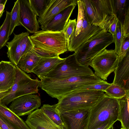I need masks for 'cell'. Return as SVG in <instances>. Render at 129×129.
Here are the masks:
<instances>
[{"label":"cell","instance_id":"42","mask_svg":"<svg viewBox=\"0 0 129 129\" xmlns=\"http://www.w3.org/2000/svg\"><path fill=\"white\" fill-rule=\"evenodd\" d=\"M11 89L5 92H0V102L4 97L8 94L11 91Z\"/></svg>","mask_w":129,"mask_h":129},{"label":"cell","instance_id":"33","mask_svg":"<svg viewBox=\"0 0 129 129\" xmlns=\"http://www.w3.org/2000/svg\"><path fill=\"white\" fill-rule=\"evenodd\" d=\"M76 19H69L62 31L67 40L68 47L70 43L74 36L76 27Z\"/></svg>","mask_w":129,"mask_h":129},{"label":"cell","instance_id":"4","mask_svg":"<svg viewBox=\"0 0 129 129\" xmlns=\"http://www.w3.org/2000/svg\"><path fill=\"white\" fill-rule=\"evenodd\" d=\"M118 100L106 94L90 110L87 129H95L107 121L118 120Z\"/></svg>","mask_w":129,"mask_h":129},{"label":"cell","instance_id":"5","mask_svg":"<svg viewBox=\"0 0 129 129\" xmlns=\"http://www.w3.org/2000/svg\"><path fill=\"white\" fill-rule=\"evenodd\" d=\"M112 43V35L104 29L81 45L74 53L80 64L89 67L91 60Z\"/></svg>","mask_w":129,"mask_h":129},{"label":"cell","instance_id":"21","mask_svg":"<svg viewBox=\"0 0 129 129\" xmlns=\"http://www.w3.org/2000/svg\"><path fill=\"white\" fill-rule=\"evenodd\" d=\"M64 59L60 58L59 56L42 57L32 72L37 75L40 79L44 77Z\"/></svg>","mask_w":129,"mask_h":129},{"label":"cell","instance_id":"16","mask_svg":"<svg viewBox=\"0 0 129 129\" xmlns=\"http://www.w3.org/2000/svg\"><path fill=\"white\" fill-rule=\"evenodd\" d=\"M16 66L9 61L0 62V92L11 89L15 80Z\"/></svg>","mask_w":129,"mask_h":129},{"label":"cell","instance_id":"17","mask_svg":"<svg viewBox=\"0 0 129 129\" xmlns=\"http://www.w3.org/2000/svg\"><path fill=\"white\" fill-rule=\"evenodd\" d=\"M50 56L49 54L34 47L21 57L17 66L25 72L32 73L42 57Z\"/></svg>","mask_w":129,"mask_h":129},{"label":"cell","instance_id":"2","mask_svg":"<svg viewBox=\"0 0 129 129\" xmlns=\"http://www.w3.org/2000/svg\"><path fill=\"white\" fill-rule=\"evenodd\" d=\"M103 91L83 90L73 91L58 100L56 109L59 112L91 109L105 94Z\"/></svg>","mask_w":129,"mask_h":129},{"label":"cell","instance_id":"20","mask_svg":"<svg viewBox=\"0 0 129 129\" xmlns=\"http://www.w3.org/2000/svg\"><path fill=\"white\" fill-rule=\"evenodd\" d=\"M28 32H22L18 35L14 33V37L6 46L8 48L7 57L10 61L17 66L21 57L22 44L25 36Z\"/></svg>","mask_w":129,"mask_h":129},{"label":"cell","instance_id":"27","mask_svg":"<svg viewBox=\"0 0 129 129\" xmlns=\"http://www.w3.org/2000/svg\"><path fill=\"white\" fill-rule=\"evenodd\" d=\"M51 1L52 0H28L31 8L38 17L44 13Z\"/></svg>","mask_w":129,"mask_h":129},{"label":"cell","instance_id":"12","mask_svg":"<svg viewBox=\"0 0 129 129\" xmlns=\"http://www.w3.org/2000/svg\"><path fill=\"white\" fill-rule=\"evenodd\" d=\"M104 29L99 26L90 25L87 21L85 12L81 32L77 36L74 38L71 41L69 46L68 51L75 52L81 45Z\"/></svg>","mask_w":129,"mask_h":129},{"label":"cell","instance_id":"1","mask_svg":"<svg viewBox=\"0 0 129 129\" xmlns=\"http://www.w3.org/2000/svg\"><path fill=\"white\" fill-rule=\"evenodd\" d=\"M40 79L39 87L50 96L58 100L82 87L105 82L94 74L92 75L75 76L62 79L45 77Z\"/></svg>","mask_w":129,"mask_h":129},{"label":"cell","instance_id":"41","mask_svg":"<svg viewBox=\"0 0 129 129\" xmlns=\"http://www.w3.org/2000/svg\"><path fill=\"white\" fill-rule=\"evenodd\" d=\"M6 3L2 4H0V19L2 17L3 13L4 12L5 5Z\"/></svg>","mask_w":129,"mask_h":129},{"label":"cell","instance_id":"29","mask_svg":"<svg viewBox=\"0 0 129 129\" xmlns=\"http://www.w3.org/2000/svg\"><path fill=\"white\" fill-rule=\"evenodd\" d=\"M11 16L10 29L9 35L13 33L15 28L17 26L21 25L20 20L19 6L18 0L14 2V6L11 12Z\"/></svg>","mask_w":129,"mask_h":129},{"label":"cell","instance_id":"37","mask_svg":"<svg viewBox=\"0 0 129 129\" xmlns=\"http://www.w3.org/2000/svg\"><path fill=\"white\" fill-rule=\"evenodd\" d=\"M129 37L123 38L120 52L118 55V62L121 61L129 51Z\"/></svg>","mask_w":129,"mask_h":129},{"label":"cell","instance_id":"26","mask_svg":"<svg viewBox=\"0 0 129 129\" xmlns=\"http://www.w3.org/2000/svg\"><path fill=\"white\" fill-rule=\"evenodd\" d=\"M57 105V104L52 105L45 104L40 109L56 124L59 126H63L59 113L56 109Z\"/></svg>","mask_w":129,"mask_h":129},{"label":"cell","instance_id":"3","mask_svg":"<svg viewBox=\"0 0 129 129\" xmlns=\"http://www.w3.org/2000/svg\"><path fill=\"white\" fill-rule=\"evenodd\" d=\"M29 37L34 48L53 56L68 51V42L62 31L39 30Z\"/></svg>","mask_w":129,"mask_h":129},{"label":"cell","instance_id":"45","mask_svg":"<svg viewBox=\"0 0 129 129\" xmlns=\"http://www.w3.org/2000/svg\"><path fill=\"white\" fill-rule=\"evenodd\" d=\"M109 129H113V125Z\"/></svg>","mask_w":129,"mask_h":129},{"label":"cell","instance_id":"31","mask_svg":"<svg viewBox=\"0 0 129 129\" xmlns=\"http://www.w3.org/2000/svg\"><path fill=\"white\" fill-rule=\"evenodd\" d=\"M114 1L116 15L118 20L121 22L129 6H127V1L126 0H114Z\"/></svg>","mask_w":129,"mask_h":129},{"label":"cell","instance_id":"8","mask_svg":"<svg viewBox=\"0 0 129 129\" xmlns=\"http://www.w3.org/2000/svg\"><path fill=\"white\" fill-rule=\"evenodd\" d=\"M118 57L114 50L105 49L91 60L89 66L93 68L94 74L105 80L117 67Z\"/></svg>","mask_w":129,"mask_h":129},{"label":"cell","instance_id":"35","mask_svg":"<svg viewBox=\"0 0 129 129\" xmlns=\"http://www.w3.org/2000/svg\"><path fill=\"white\" fill-rule=\"evenodd\" d=\"M111 83L108 82L106 83H99L96 84L84 86L80 87L76 90H97L104 91Z\"/></svg>","mask_w":129,"mask_h":129},{"label":"cell","instance_id":"40","mask_svg":"<svg viewBox=\"0 0 129 129\" xmlns=\"http://www.w3.org/2000/svg\"><path fill=\"white\" fill-rule=\"evenodd\" d=\"M0 129H11L4 118L0 114Z\"/></svg>","mask_w":129,"mask_h":129},{"label":"cell","instance_id":"11","mask_svg":"<svg viewBox=\"0 0 129 129\" xmlns=\"http://www.w3.org/2000/svg\"><path fill=\"white\" fill-rule=\"evenodd\" d=\"M104 29L108 31L116 15L114 0H90Z\"/></svg>","mask_w":129,"mask_h":129},{"label":"cell","instance_id":"6","mask_svg":"<svg viewBox=\"0 0 129 129\" xmlns=\"http://www.w3.org/2000/svg\"><path fill=\"white\" fill-rule=\"evenodd\" d=\"M16 74L14 84L10 93L0 102L7 105L15 99L29 94L38 93L40 81L32 79L29 75L16 66Z\"/></svg>","mask_w":129,"mask_h":129},{"label":"cell","instance_id":"22","mask_svg":"<svg viewBox=\"0 0 129 129\" xmlns=\"http://www.w3.org/2000/svg\"><path fill=\"white\" fill-rule=\"evenodd\" d=\"M0 114L5 119L18 129H30L25 122L0 102Z\"/></svg>","mask_w":129,"mask_h":129},{"label":"cell","instance_id":"46","mask_svg":"<svg viewBox=\"0 0 129 129\" xmlns=\"http://www.w3.org/2000/svg\"><path fill=\"white\" fill-rule=\"evenodd\" d=\"M124 129V128H122H122H121V129Z\"/></svg>","mask_w":129,"mask_h":129},{"label":"cell","instance_id":"34","mask_svg":"<svg viewBox=\"0 0 129 129\" xmlns=\"http://www.w3.org/2000/svg\"><path fill=\"white\" fill-rule=\"evenodd\" d=\"M29 36V34L28 32L24 38L21 46V57L34 48Z\"/></svg>","mask_w":129,"mask_h":129},{"label":"cell","instance_id":"7","mask_svg":"<svg viewBox=\"0 0 129 129\" xmlns=\"http://www.w3.org/2000/svg\"><path fill=\"white\" fill-rule=\"evenodd\" d=\"M94 74L89 67L82 66L78 62L74 53L65 58L63 61L57 64L44 77L62 79L73 76Z\"/></svg>","mask_w":129,"mask_h":129},{"label":"cell","instance_id":"43","mask_svg":"<svg viewBox=\"0 0 129 129\" xmlns=\"http://www.w3.org/2000/svg\"><path fill=\"white\" fill-rule=\"evenodd\" d=\"M5 119L6 121V122L7 123L8 125L9 126L10 128L11 129H18V128H17V127H15V126H14V125H13L12 124H11L10 122L8 121L7 120Z\"/></svg>","mask_w":129,"mask_h":129},{"label":"cell","instance_id":"9","mask_svg":"<svg viewBox=\"0 0 129 129\" xmlns=\"http://www.w3.org/2000/svg\"><path fill=\"white\" fill-rule=\"evenodd\" d=\"M41 105V100L38 95L29 94L15 99L9 108L19 117L29 115L34 110L38 109Z\"/></svg>","mask_w":129,"mask_h":129},{"label":"cell","instance_id":"39","mask_svg":"<svg viewBox=\"0 0 129 129\" xmlns=\"http://www.w3.org/2000/svg\"><path fill=\"white\" fill-rule=\"evenodd\" d=\"M115 122L110 121H107L95 129H109L113 125Z\"/></svg>","mask_w":129,"mask_h":129},{"label":"cell","instance_id":"36","mask_svg":"<svg viewBox=\"0 0 129 129\" xmlns=\"http://www.w3.org/2000/svg\"><path fill=\"white\" fill-rule=\"evenodd\" d=\"M121 22L123 38L129 37V8Z\"/></svg>","mask_w":129,"mask_h":129},{"label":"cell","instance_id":"18","mask_svg":"<svg viewBox=\"0 0 129 129\" xmlns=\"http://www.w3.org/2000/svg\"><path fill=\"white\" fill-rule=\"evenodd\" d=\"M114 72V77L112 83L129 91V51L122 60L118 62Z\"/></svg>","mask_w":129,"mask_h":129},{"label":"cell","instance_id":"38","mask_svg":"<svg viewBox=\"0 0 129 129\" xmlns=\"http://www.w3.org/2000/svg\"><path fill=\"white\" fill-rule=\"evenodd\" d=\"M118 20V19L115 15L113 21L109 26L108 31L109 32L112 36L114 34Z\"/></svg>","mask_w":129,"mask_h":129},{"label":"cell","instance_id":"23","mask_svg":"<svg viewBox=\"0 0 129 129\" xmlns=\"http://www.w3.org/2000/svg\"><path fill=\"white\" fill-rule=\"evenodd\" d=\"M118 100L119 109L118 121L120 122L122 128L129 129V93Z\"/></svg>","mask_w":129,"mask_h":129},{"label":"cell","instance_id":"13","mask_svg":"<svg viewBox=\"0 0 129 129\" xmlns=\"http://www.w3.org/2000/svg\"><path fill=\"white\" fill-rule=\"evenodd\" d=\"M18 1L20 20L21 25L29 33L34 34L39 31L40 28L37 16L31 8L28 0Z\"/></svg>","mask_w":129,"mask_h":129},{"label":"cell","instance_id":"10","mask_svg":"<svg viewBox=\"0 0 129 129\" xmlns=\"http://www.w3.org/2000/svg\"><path fill=\"white\" fill-rule=\"evenodd\" d=\"M90 109L59 112L64 129H87Z\"/></svg>","mask_w":129,"mask_h":129},{"label":"cell","instance_id":"44","mask_svg":"<svg viewBox=\"0 0 129 129\" xmlns=\"http://www.w3.org/2000/svg\"><path fill=\"white\" fill-rule=\"evenodd\" d=\"M7 0H0V4H2L6 3Z\"/></svg>","mask_w":129,"mask_h":129},{"label":"cell","instance_id":"30","mask_svg":"<svg viewBox=\"0 0 129 129\" xmlns=\"http://www.w3.org/2000/svg\"><path fill=\"white\" fill-rule=\"evenodd\" d=\"M113 42L115 45L114 51L118 56L119 55L123 39L121 22L118 20L114 34L112 36Z\"/></svg>","mask_w":129,"mask_h":129},{"label":"cell","instance_id":"19","mask_svg":"<svg viewBox=\"0 0 129 129\" xmlns=\"http://www.w3.org/2000/svg\"><path fill=\"white\" fill-rule=\"evenodd\" d=\"M76 5L70 6L56 15L48 24L41 28L43 30L62 31L68 22L73 11Z\"/></svg>","mask_w":129,"mask_h":129},{"label":"cell","instance_id":"32","mask_svg":"<svg viewBox=\"0 0 129 129\" xmlns=\"http://www.w3.org/2000/svg\"><path fill=\"white\" fill-rule=\"evenodd\" d=\"M77 4L78 7L77 20L76 29L73 38L77 36L81 32L85 14L84 5L83 0H78Z\"/></svg>","mask_w":129,"mask_h":129},{"label":"cell","instance_id":"25","mask_svg":"<svg viewBox=\"0 0 129 129\" xmlns=\"http://www.w3.org/2000/svg\"><path fill=\"white\" fill-rule=\"evenodd\" d=\"M11 16V12L6 11V17L0 26V50L6 46L10 38L9 35Z\"/></svg>","mask_w":129,"mask_h":129},{"label":"cell","instance_id":"15","mask_svg":"<svg viewBox=\"0 0 129 129\" xmlns=\"http://www.w3.org/2000/svg\"><path fill=\"white\" fill-rule=\"evenodd\" d=\"M77 0H52L44 13L38 17V21L41 28L48 24L56 15L68 7L76 5Z\"/></svg>","mask_w":129,"mask_h":129},{"label":"cell","instance_id":"28","mask_svg":"<svg viewBox=\"0 0 129 129\" xmlns=\"http://www.w3.org/2000/svg\"><path fill=\"white\" fill-rule=\"evenodd\" d=\"M107 95L117 99H121L129 93V91L112 83L104 91Z\"/></svg>","mask_w":129,"mask_h":129},{"label":"cell","instance_id":"24","mask_svg":"<svg viewBox=\"0 0 129 129\" xmlns=\"http://www.w3.org/2000/svg\"><path fill=\"white\" fill-rule=\"evenodd\" d=\"M84 2L86 16L88 23L103 29L104 27L97 13L94 9L90 0H83Z\"/></svg>","mask_w":129,"mask_h":129},{"label":"cell","instance_id":"14","mask_svg":"<svg viewBox=\"0 0 129 129\" xmlns=\"http://www.w3.org/2000/svg\"><path fill=\"white\" fill-rule=\"evenodd\" d=\"M25 122L30 129H64L55 123L40 109L28 115Z\"/></svg>","mask_w":129,"mask_h":129}]
</instances>
